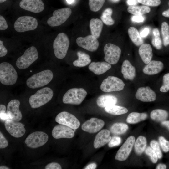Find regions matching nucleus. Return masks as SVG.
I'll return each instance as SVG.
<instances>
[{
  "mask_svg": "<svg viewBox=\"0 0 169 169\" xmlns=\"http://www.w3.org/2000/svg\"><path fill=\"white\" fill-rule=\"evenodd\" d=\"M53 74L49 69L43 70L35 74L26 80L27 86L31 89H36L48 84L52 80Z\"/></svg>",
  "mask_w": 169,
  "mask_h": 169,
  "instance_id": "f257e3e1",
  "label": "nucleus"
},
{
  "mask_svg": "<svg viewBox=\"0 0 169 169\" xmlns=\"http://www.w3.org/2000/svg\"><path fill=\"white\" fill-rule=\"evenodd\" d=\"M54 95L53 90L50 88L44 87L38 90L30 96L29 104L32 108H39L48 103Z\"/></svg>",
  "mask_w": 169,
  "mask_h": 169,
  "instance_id": "f03ea898",
  "label": "nucleus"
},
{
  "mask_svg": "<svg viewBox=\"0 0 169 169\" xmlns=\"http://www.w3.org/2000/svg\"><path fill=\"white\" fill-rule=\"evenodd\" d=\"M18 79L17 72L13 67L7 62L0 64V81L5 85H11L14 84Z\"/></svg>",
  "mask_w": 169,
  "mask_h": 169,
  "instance_id": "7ed1b4c3",
  "label": "nucleus"
},
{
  "mask_svg": "<svg viewBox=\"0 0 169 169\" xmlns=\"http://www.w3.org/2000/svg\"><path fill=\"white\" fill-rule=\"evenodd\" d=\"M69 40L67 35L61 33L58 34L53 44L54 53L55 57L62 59L66 56L69 45Z\"/></svg>",
  "mask_w": 169,
  "mask_h": 169,
  "instance_id": "20e7f679",
  "label": "nucleus"
},
{
  "mask_svg": "<svg viewBox=\"0 0 169 169\" xmlns=\"http://www.w3.org/2000/svg\"><path fill=\"white\" fill-rule=\"evenodd\" d=\"M38 56L36 48L34 46H31L17 59L16 65L20 69H26L37 59Z\"/></svg>",
  "mask_w": 169,
  "mask_h": 169,
  "instance_id": "39448f33",
  "label": "nucleus"
},
{
  "mask_svg": "<svg viewBox=\"0 0 169 169\" xmlns=\"http://www.w3.org/2000/svg\"><path fill=\"white\" fill-rule=\"evenodd\" d=\"M87 94L86 91L83 88H71L64 94L62 101L66 104L79 105L84 100Z\"/></svg>",
  "mask_w": 169,
  "mask_h": 169,
  "instance_id": "423d86ee",
  "label": "nucleus"
},
{
  "mask_svg": "<svg viewBox=\"0 0 169 169\" xmlns=\"http://www.w3.org/2000/svg\"><path fill=\"white\" fill-rule=\"evenodd\" d=\"M38 22L36 19L29 16H23L17 18L14 24V27L17 32L21 33L35 29Z\"/></svg>",
  "mask_w": 169,
  "mask_h": 169,
  "instance_id": "0eeeda50",
  "label": "nucleus"
},
{
  "mask_svg": "<svg viewBox=\"0 0 169 169\" xmlns=\"http://www.w3.org/2000/svg\"><path fill=\"white\" fill-rule=\"evenodd\" d=\"M72 13L70 8H64L54 10L53 16L47 21V24L52 27L58 26L64 23Z\"/></svg>",
  "mask_w": 169,
  "mask_h": 169,
  "instance_id": "6e6552de",
  "label": "nucleus"
},
{
  "mask_svg": "<svg viewBox=\"0 0 169 169\" xmlns=\"http://www.w3.org/2000/svg\"><path fill=\"white\" fill-rule=\"evenodd\" d=\"M48 138V136L45 133L37 131L29 134L26 138L24 142L28 147L36 148L45 144Z\"/></svg>",
  "mask_w": 169,
  "mask_h": 169,
  "instance_id": "1a4fd4ad",
  "label": "nucleus"
},
{
  "mask_svg": "<svg viewBox=\"0 0 169 169\" xmlns=\"http://www.w3.org/2000/svg\"><path fill=\"white\" fill-rule=\"evenodd\" d=\"M125 85L123 82L118 78L109 76L102 81L100 88L102 91L109 92L121 90Z\"/></svg>",
  "mask_w": 169,
  "mask_h": 169,
  "instance_id": "9d476101",
  "label": "nucleus"
},
{
  "mask_svg": "<svg viewBox=\"0 0 169 169\" xmlns=\"http://www.w3.org/2000/svg\"><path fill=\"white\" fill-rule=\"evenodd\" d=\"M104 59L111 64H115L118 62L121 53L120 49L112 44H106L104 48Z\"/></svg>",
  "mask_w": 169,
  "mask_h": 169,
  "instance_id": "9b49d317",
  "label": "nucleus"
},
{
  "mask_svg": "<svg viewBox=\"0 0 169 169\" xmlns=\"http://www.w3.org/2000/svg\"><path fill=\"white\" fill-rule=\"evenodd\" d=\"M55 121L59 124L67 126L74 130L77 129L80 125L79 121L74 115L66 111L61 112L57 115Z\"/></svg>",
  "mask_w": 169,
  "mask_h": 169,
  "instance_id": "f8f14e48",
  "label": "nucleus"
},
{
  "mask_svg": "<svg viewBox=\"0 0 169 169\" xmlns=\"http://www.w3.org/2000/svg\"><path fill=\"white\" fill-rule=\"evenodd\" d=\"M4 126L7 131L11 135L14 137H21L24 134L26 131L24 124L11 119L6 120Z\"/></svg>",
  "mask_w": 169,
  "mask_h": 169,
  "instance_id": "ddd939ff",
  "label": "nucleus"
},
{
  "mask_svg": "<svg viewBox=\"0 0 169 169\" xmlns=\"http://www.w3.org/2000/svg\"><path fill=\"white\" fill-rule=\"evenodd\" d=\"M76 42L79 46L90 52L96 51L99 46L97 38L92 35L84 37H79L76 39Z\"/></svg>",
  "mask_w": 169,
  "mask_h": 169,
  "instance_id": "4468645a",
  "label": "nucleus"
},
{
  "mask_svg": "<svg viewBox=\"0 0 169 169\" xmlns=\"http://www.w3.org/2000/svg\"><path fill=\"white\" fill-rule=\"evenodd\" d=\"M135 141L133 136L129 137L117 151L115 159L120 161L125 160L132 150Z\"/></svg>",
  "mask_w": 169,
  "mask_h": 169,
  "instance_id": "2eb2a0df",
  "label": "nucleus"
},
{
  "mask_svg": "<svg viewBox=\"0 0 169 169\" xmlns=\"http://www.w3.org/2000/svg\"><path fill=\"white\" fill-rule=\"evenodd\" d=\"M19 5L22 9L34 13H39L44 9L42 0H22Z\"/></svg>",
  "mask_w": 169,
  "mask_h": 169,
  "instance_id": "dca6fc26",
  "label": "nucleus"
},
{
  "mask_svg": "<svg viewBox=\"0 0 169 169\" xmlns=\"http://www.w3.org/2000/svg\"><path fill=\"white\" fill-rule=\"evenodd\" d=\"M52 134L53 137L56 139L71 138L74 136V132L71 128L59 124L54 127L52 131Z\"/></svg>",
  "mask_w": 169,
  "mask_h": 169,
  "instance_id": "f3484780",
  "label": "nucleus"
},
{
  "mask_svg": "<svg viewBox=\"0 0 169 169\" xmlns=\"http://www.w3.org/2000/svg\"><path fill=\"white\" fill-rule=\"evenodd\" d=\"M105 122L102 120L96 118H92L82 125L83 130L89 133L97 132L104 126Z\"/></svg>",
  "mask_w": 169,
  "mask_h": 169,
  "instance_id": "a211bd4d",
  "label": "nucleus"
},
{
  "mask_svg": "<svg viewBox=\"0 0 169 169\" xmlns=\"http://www.w3.org/2000/svg\"><path fill=\"white\" fill-rule=\"evenodd\" d=\"M20 101L16 99L11 100L7 107V113L9 119L18 122L22 118V114L19 110Z\"/></svg>",
  "mask_w": 169,
  "mask_h": 169,
  "instance_id": "6ab92c4d",
  "label": "nucleus"
},
{
  "mask_svg": "<svg viewBox=\"0 0 169 169\" xmlns=\"http://www.w3.org/2000/svg\"><path fill=\"white\" fill-rule=\"evenodd\" d=\"M136 98L142 102H151L155 100L156 95L149 87L139 88L135 94Z\"/></svg>",
  "mask_w": 169,
  "mask_h": 169,
  "instance_id": "aec40b11",
  "label": "nucleus"
},
{
  "mask_svg": "<svg viewBox=\"0 0 169 169\" xmlns=\"http://www.w3.org/2000/svg\"><path fill=\"white\" fill-rule=\"evenodd\" d=\"M110 131L107 129L101 130L96 135L94 142V147L100 148L109 142L111 139Z\"/></svg>",
  "mask_w": 169,
  "mask_h": 169,
  "instance_id": "412c9836",
  "label": "nucleus"
},
{
  "mask_svg": "<svg viewBox=\"0 0 169 169\" xmlns=\"http://www.w3.org/2000/svg\"><path fill=\"white\" fill-rule=\"evenodd\" d=\"M164 65L162 62L159 61H151L143 69L146 74L153 75L160 72L163 69Z\"/></svg>",
  "mask_w": 169,
  "mask_h": 169,
  "instance_id": "4be33fe9",
  "label": "nucleus"
},
{
  "mask_svg": "<svg viewBox=\"0 0 169 169\" xmlns=\"http://www.w3.org/2000/svg\"><path fill=\"white\" fill-rule=\"evenodd\" d=\"M111 64L105 62H92L89 65V70L96 75H100L106 72L111 68Z\"/></svg>",
  "mask_w": 169,
  "mask_h": 169,
  "instance_id": "5701e85b",
  "label": "nucleus"
},
{
  "mask_svg": "<svg viewBox=\"0 0 169 169\" xmlns=\"http://www.w3.org/2000/svg\"><path fill=\"white\" fill-rule=\"evenodd\" d=\"M139 54L144 63L147 64L151 61L153 56L152 47L147 43L141 45L139 49Z\"/></svg>",
  "mask_w": 169,
  "mask_h": 169,
  "instance_id": "b1692460",
  "label": "nucleus"
},
{
  "mask_svg": "<svg viewBox=\"0 0 169 169\" xmlns=\"http://www.w3.org/2000/svg\"><path fill=\"white\" fill-rule=\"evenodd\" d=\"M121 73L124 79L132 80L135 76V68L131 65L128 60L126 59L122 63L121 66Z\"/></svg>",
  "mask_w": 169,
  "mask_h": 169,
  "instance_id": "393cba45",
  "label": "nucleus"
},
{
  "mask_svg": "<svg viewBox=\"0 0 169 169\" xmlns=\"http://www.w3.org/2000/svg\"><path fill=\"white\" fill-rule=\"evenodd\" d=\"M117 101V98L115 96L110 95H104L98 98L96 103L99 107L105 108L109 106L115 105Z\"/></svg>",
  "mask_w": 169,
  "mask_h": 169,
  "instance_id": "a878e982",
  "label": "nucleus"
},
{
  "mask_svg": "<svg viewBox=\"0 0 169 169\" xmlns=\"http://www.w3.org/2000/svg\"><path fill=\"white\" fill-rule=\"evenodd\" d=\"M103 27V22L99 19L92 18L90 20V28L91 34L97 39L100 36Z\"/></svg>",
  "mask_w": 169,
  "mask_h": 169,
  "instance_id": "bb28decb",
  "label": "nucleus"
},
{
  "mask_svg": "<svg viewBox=\"0 0 169 169\" xmlns=\"http://www.w3.org/2000/svg\"><path fill=\"white\" fill-rule=\"evenodd\" d=\"M77 54L78 58L73 62L74 66L79 67H83L91 62V60L88 54L80 51H78Z\"/></svg>",
  "mask_w": 169,
  "mask_h": 169,
  "instance_id": "cd10ccee",
  "label": "nucleus"
},
{
  "mask_svg": "<svg viewBox=\"0 0 169 169\" xmlns=\"http://www.w3.org/2000/svg\"><path fill=\"white\" fill-rule=\"evenodd\" d=\"M128 32L130 38L136 45L139 46L143 44V40L138 31L136 28L132 27H130Z\"/></svg>",
  "mask_w": 169,
  "mask_h": 169,
  "instance_id": "c85d7f7f",
  "label": "nucleus"
},
{
  "mask_svg": "<svg viewBox=\"0 0 169 169\" xmlns=\"http://www.w3.org/2000/svg\"><path fill=\"white\" fill-rule=\"evenodd\" d=\"M129 13L136 15H142L149 13L151 11L150 7L146 5L130 6L127 8Z\"/></svg>",
  "mask_w": 169,
  "mask_h": 169,
  "instance_id": "c756f323",
  "label": "nucleus"
},
{
  "mask_svg": "<svg viewBox=\"0 0 169 169\" xmlns=\"http://www.w3.org/2000/svg\"><path fill=\"white\" fill-rule=\"evenodd\" d=\"M169 114L166 111L160 109L152 110L151 113L150 117L153 120L160 122L165 120L168 118Z\"/></svg>",
  "mask_w": 169,
  "mask_h": 169,
  "instance_id": "7c9ffc66",
  "label": "nucleus"
},
{
  "mask_svg": "<svg viewBox=\"0 0 169 169\" xmlns=\"http://www.w3.org/2000/svg\"><path fill=\"white\" fill-rule=\"evenodd\" d=\"M147 117V114L145 113L133 112L129 114L126 121L129 124H136L146 120Z\"/></svg>",
  "mask_w": 169,
  "mask_h": 169,
  "instance_id": "2f4dec72",
  "label": "nucleus"
},
{
  "mask_svg": "<svg viewBox=\"0 0 169 169\" xmlns=\"http://www.w3.org/2000/svg\"><path fill=\"white\" fill-rule=\"evenodd\" d=\"M146 142V138L144 136H140L137 138L134 143L135 151L137 155H140L143 152Z\"/></svg>",
  "mask_w": 169,
  "mask_h": 169,
  "instance_id": "473e14b6",
  "label": "nucleus"
},
{
  "mask_svg": "<svg viewBox=\"0 0 169 169\" xmlns=\"http://www.w3.org/2000/svg\"><path fill=\"white\" fill-rule=\"evenodd\" d=\"M105 111L111 115H119L125 114L128 111L126 108L115 105H112L106 107L104 109Z\"/></svg>",
  "mask_w": 169,
  "mask_h": 169,
  "instance_id": "72a5a7b5",
  "label": "nucleus"
},
{
  "mask_svg": "<svg viewBox=\"0 0 169 169\" xmlns=\"http://www.w3.org/2000/svg\"><path fill=\"white\" fill-rule=\"evenodd\" d=\"M128 129V125L125 123H119L113 124L110 128L111 132L115 135H120L125 133Z\"/></svg>",
  "mask_w": 169,
  "mask_h": 169,
  "instance_id": "f704fd0d",
  "label": "nucleus"
},
{
  "mask_svg": "<svg viewBox=\"0 0 169 169\" xmlns=\"http://www.w3.org/2000/svg\"><path fill=\"white\" fill-rule=\"evenodd\" d=\"M113 11L110 8H107L103 12L100 17L102 21L106 25H112L115 23L114 20L111 18Z\"/></svg>",
  "mask_w": 169,
  "mask_h": 169,
  "instance_id": "c9c22d12",
  "label": "nucleus"
},
{
  "mask_svg": "<svg viewBox=\"0 0 169 169\" xmlns=\"http://www.w3.org/2000/svg\"><path fill=\"white\" fill-rule=\"evenodd\" d=\"M161 32L163 44L167 46L169 45V26L166 22H163L161 25Z\"/></svg>",
  "mask_w": 169,
  "mask_h": 169,
  "instance_id": "e433bc0d",
  "label": "nucleus"
},
{
  "mask_svg": "<svg viewBox=\"0 0 169 169\" xmlns=\"http://www.w3.org/2000/svg\"><path fill=\"white\" fill-rule=\"evenodd\" d=\"M105 0H89V5L90 10L94 12L100 10Z\"/></svg>",
  "mask_w": 169,
  "mask_h": 169,
  "instance_id": "4c0bfd02",
  "label": "nucleus"
},
{
  "mask_svg": "<svg viewBox=\"0 0 169 169\" xmlns=\"http://www.w3.org/2000/svg\"><path fill=\"white\" fill-rule=\"evenodd\" d=\"M145 153L149 156L152 162L156 163L157 161L158 157L155 151L150 146L147 147L145 150Z\"/></svg>",
  "mask_w": 169,
  "mask_h": 169,
  "instance_id": "58836bf2",
  "label": "nucleus"
},
{
  "mask_svg": "<svg viewBox=\"0 0 169 169\" xmlns=\"http://www.w3.org/2000/svg\"><path fill=\"white\" fill-rule=\"evenodd\" d=\"M160 90L162 92H166L169 90V73L163 76V84Z\"/></svg>",
  "mask_w": 169,
  "mask_h": 169,
  "instance_id": "ea45409f",
  "label": "nucleus"
},
{
  "mask_svg": "<svg viewBox=\"0 0 169 169\" xmlns=\"http://www.w3.org/2000/svg\"><path fill=\"white\" fill-rule=\"evenodd\" d=\"M138 3L146 6H157L161 3L160 0H137Z\"/></svg>",
  "mask_w": 169,
  "mask_h": 169,
  "instance_id": "a19ab883",
  "label": "nucleus"
},
{
  "mask_svg": "<svg viewBox=\"0 0 169 169\" xmlns=\"http://www.w3.org/2000/svg\"><path fill=\"white\" fill-rule=\"evenodd\" d=\"M150 145L151 147L156 153L158 158L159 159H161L162 157V155L158 142L155 140H153L151 141Z\"/></svg>",
  "mask_w": 169,
  "mask_h": 169,
  "instance_id": "79ce46f5",
  "label": "nucleus"
},
{
  "mask_svg": "<svg viewBox=\"0 0 169 169\" xmlns=\"http://www.w3.org/2000/svg\"><path fill=\"white\" fill-rule=\"evenodd\" d=\"M159 140L163 151L165 152H168L169 151V141L162 136L159 137Z\"/></svg>",
  "mask_w": 169,
  "mask_h": 169,
  "instance_id": "37998d69",
  "label": "nucleus"
},
{
  "mask_svg": "<svg viewBox=\"0 0 169 169\" xmlns=\"http://www.w3.org/2000/svg\"><path fill=\"white\" fill-rule=\"evenodd\" d=\"M151 43L153 46L157 49H160L162 47V43L160 35L154 36Z\"/></svg>",
  "mask_w": 169,
  "mask_h": 169,
  "instance_id": "c03bdc74",
  "label": "nucleus"
},
{
  "mask_svg": "<svg viewBox=\"0 0 169 169\" xmlns=\"http://www.w3.org/2000/svg\"><path fill=\"white\" fill-rule=\"evenodd\" d=\"M121 138L118 136L112 137L109 141L108 145L109 147H112L119 145L121 142Z\"/></svg>",
  "mask_w": 169,
  "mask_h": 169,
  "instance_id": "a18cd8bd",
  "label": "nucleus"
},
{
  "mask_svg": "<svg viewBox=\"0 0 169 169\" xmlns=\"http://www.w3.org/2000/svg\"><path fill=\"white\" fill-rule=\"evenodd\" d=\"M8 145V142L0 131V148L6 147Z\"/></svg>",
  "mask_w": 169,
  "mask_h": 169,
  "instance_id": "49530a36",
  "label": "nucleus"
},
{
  "mask_svg": "<svg viewBox=\"0 0 169 169\" xmlns=\"http://www.w3.org/2000/svg\"><path fill=\"white\" fill-rule=\"evenodd\" d=\"M8 28V25L4 18L0 15V30H3L6 29Z\"/></svg>",
  "mask_w": 169,
  "mask_h": 169,
  "instance_id": "de8ad7c7",
  "label": "nucleus"
},
{
  "mask_svg": "<svg viewBox=\"0 0 169 169\" xmlns=\"http://www.w3.org/2000/svg\"><path fill=\"white\" fill-rule=\"evenodd\" d=\"M45 169H61V166L59 163L52 162L48 164L45 167Z\"/></svg>",
  "mask_w": 169,
  "mask_h": 169,
  "instance_id": "09e8293b",
  "label": "nucleus"
},
{
  "mask_svg": "<svg viewBox=\"0 0 169 169\" xmlns=\"http://www.w3.org/2000/svg\"><path fill=\"white\" fill-rule=\"evenodd\" d=\"M8 52L6 48L3 45V42L0 40V57H2L5 56Z\"/></svg>",
  "mask_w": 169,
  "mask_h": 169,
  "instance_id": "8fccbe9b",
  "label": "nucleus"
},
{
  "mask_svg": "<svg viewBox=\"0 0 169 169\" xmlns=\"http://www.w3.org/2000/svg\"><path fill=\"white\" fill-rule=\"evenodd\" d=\"M131 20L135 22L141 23L144 21V18L142 15H135L131 18Z\"/></svg>",
  "mask_w": 169,
  "mask_h": 169,
  "instance_id": "3c124183",
  "label": "nucleus"
},
{
  "mask_svg": "<svg viewBox=\"0 0 169 169\" xmlns=\"http://www.w3.org/2000/svg\"><path fill=\"white\" fill-rule=\"evenodd\" d=\"M150 33V29L147 27L143 28L140 32V36L143 38L146 37Z\"/></svg>",
  "mask_w": 169,
  "mask_h": 169,
  "instance_id": "603ef678",
  "label": "nucleus"
},
{
  "mask_svg": "<svg viewBox=\"0 0 169 169\" xmlns=\"http://www.w3.org/2000/svg\"><path fill=\"white\" fill-rule=\"evenodd\" d=\"M97 167L96 164L94 163H90L84 169H95Z\"/></svg>",
  "mask_w": 169,
  "mask_h": 169,
  "instance_id": "864d4df0",
  "label": "nucleus"
},
{
  "mask_svg": "<svg viewBox=\"0 0 169 169\" xmlns=\"http://www.w3.org/2000/svg\"><path fill=\"white\" fill-rule=\"evenodd\" d=\"M127 4L130 6L136 5L138 3L137 0H127Z\"/></svg>",
  "mask_w": 169,
  "mask_h": 169,
  "instance_id": "5fc2aeb1",
  "label": "nucleus"
},
{
  "mask_svg": "<svg viewBox=\"0 0 169 169\" xmlns=\"http://www.w3.org/2000/svg\"><path fill=\"white\" fill-rule=\"evenodd\" d=\"M0 119L2 120H6L9 119L7 113H0Z\"/></svg>",
  "mask_w": 169,
  "mask_h": 169,
  "instance_id": "6e6d98bb",
  "label": "nucleus"
},
{
  "mask_svg": "<svg viewBox=\"0 0 169 169\" xmlns=\"http://www.w3.org/2000/svg\"><path fill=\"white\" fill-rule=\"evenodd\" d=\"M166 165L162 163L158 164L156 168V169H166Z\"/></svg>",
  "mask_w": 169,
  "mask_h": 169,
  "instance_id": "4d7b16f0",
  "label": "nucleus"
},
{
  "mask_svg": "<svg viewBox=\"0 0 169 169\" xmlns=\"http://www.w3.org/2000/svg\"><path fill=\"white\" fill-rule=\"evenodd\" d=\"M6 107L5 105L3 104L0 105V113H5Z\"/></svg>",
  "mask_w": 169,
  "mask_h": 169,
  "instance_id": "13d9d810",
  "label": "nucleus"
},
{
  "mask_svg": "<svg viewBox=\"0 0 169 169\" xmlns=\"http://www.w3.org/2000/svg\"><path fill=\"white\" fill-rule=\"evenodd\" d=\"M168 5L169 6V2ZM162 15L164 17L169 18V8L168 10L163 12L162 13Z\"/></svg>",
  "mask_w": 169,
  "mask_h": 169,
  "instance_id": "bf43d9fd",
  "label": "nucleus"
},
{
  "mask_svg": "<svg viewBox=\"0 0 169 169\" xmlns=\"http://www.w3.org/2000/svg\"><path fill=\"white\" fill-rule=\"evenodd\" d=\"M161 124L163 126H166L168 129L169 127V121L164 120L161 122Z\"/></svg>",
  "mask_w": 169,
  "mask_h": 169,
  "instance_id": "052dcab7",
  "label": "nucleus"
},
{
  "mask_svg": "<svg viewBox=\"0 0 169 169\" xmlns=\"http://www.w3.org/2000/svg\"><path fill=\"white\" fill-rule=\"evenodd\" d=\"M0 169H9L8 167L4 166H0Z\"/></svg>",
  "mask_w": 169,
  "mask_h": 169,
  "instance_id": "680f3d73",
  "label": "nucleus"
},
{
  "mask_svg": "<svg viewBox=\"0 0 169 169\" xmlns=\"http://www.w3.org/2000/svg\"><path fill=\"white\" fill-rule=\"evenodd\" d=\"M67 3L69 4L72 3L74 1V0H66Z\"/></svg>",
  "mask_w": 169,
  "mask_h": 169,
  "instance_id": "e2e57ef3",
  "label": "nucleus"
},
{
  "mask_svg": "<svg viewBox=\"0 0 169 169\" xmlns=\"http://www.w3.org/2000/svg\"><path fill=\"white\" fill-rule=\"evenodd\" d=\"M7 0H0V3H3L5 1H6Z\"/></svg>",
  "mask_w": 169,
  "mask_h": 169,
  "instance_id": "0e129e2a",
  "label": "nucleus"
},
{
  "mask_svg": "<svg viewBox=\"0 0 169 169\" xmlns=\"http://www.w3.org/2000/svg\"><path fill=\"white\" fill-rule=\"evenodd\" d=\"M111 0L112 1L114 2H117L119 0Z\"/></svg>",
  "mask_w": 169,
  "mask_h": 169,
  "instance_id": "69168bd1",
  "label": "nucleus"
},
{
  "mask_svg": "<svg viewBox=\"0 0 169 169\" xmlns=\"http://www.w3.org/2000/svg\"><path fill=\"white\" fill-rule=\"evenodd\" d=\"M168 129H169V128H168Z\"/></svg>",
  "mask_w": 169,
  "mask_h": 169,
  "instance_id": "338daca9",
  "label": "nucleus"
}]
</instances>
